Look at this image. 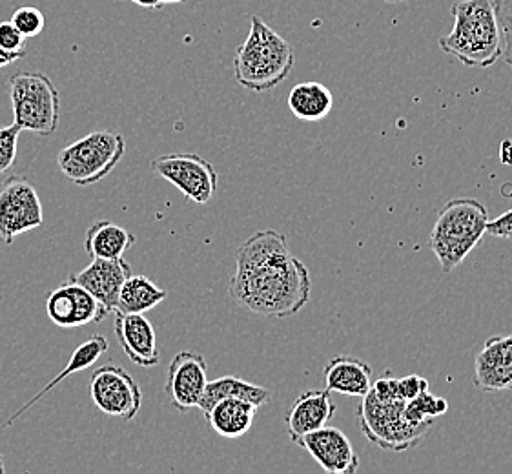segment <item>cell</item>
I'll return each instance as SVG.
<instances>
[{
  "label": "cell",
  "mask_w": 512,
  "mask_h": 474,
  "mask_svg": "<svg viewBox=\"0 0 512 474\" xmlns=\"http://www.w3.org/2000/svg\"><path fill=\"white\" fill-rule=\"evenodd\" d=\"M312 292L307 265L292 256L287 237L259 230L236 252L228 294L241 309L261 318H290L305 309Z\"/></svg>",
  "instance_id": "obj_1"
},
{
  "label": "cell",
  "mask_w": 512,
  "mask_h": 474,
  "mask_svg": "<svg viewBox=\"0 0 512 474\" xmlns=\"http://www.w3.org/2000/svg\"><path fill=\"white\" fill-rule=\"evenodd\" d=\"M451 33L440 37L441 52L467 68H491L502 57V31L492 0H460L451 8Z\"/></svg>",
  "instance_id": "obj_2"
},
{
  "label": "cell",
  "mask_w": 512,
  "mask_h": 474,
  "mask_svg": "<svg viewBox=\"0 0 512 474\" xmlns=\"http://www.w3.org/2000/svg\"><path fill=\"white\" fill-rule=\"evenodd\" d=\"M294 64L296 53L292 44L254 15L250 31L234 55L237 84L254 93L270 92L287 81Z\"/></svg>",
  "instance_id": "obj_3"
},
{
  "label": "cell",
  "mask_w": 512,
  "mask_h": 474,
  "mask_svg": "<svg viewBox=\"0 0 512 474\" xmlns=\"http://www.w3.org/2000/svg\"><path fill=\"white\" fill-rule=\"evenodd\" d=\"M489 212L476 199H452L441 208L431 232V248L443 272H452L471 256L487 234Z\"/></svg>",
  "instance_id": "obj_4"
},
{
  "label": "cell",
  "mask_w": 512,
  "mask_h": 474,
  "mask_svg": "<svg viewBox=\"0 0 512 474\" xmlns=\"http://www.w3.org/2000/svg\"><path fill=\"white\" fill-rule=\"evenodd\" d=\"M13 124L24 132L50 137L59 128L61 97L48 75L22 70L8 81Z\"/></svg>",
  "instance_id": "obj_5"
},
{
  "label": "cell",
  "mask_w": 512,
  "mask_h": 474,
  "mask_svg": "<svg viewBox=\"0 0 512 474\" xmlns=\"http://www.w3.org/2000/svg\"><path fill=\"white\" fill-rule=\"evenodd\" d=\"M124 150L123 135L97 130L64 146L57 155V165L62 176L73 185L92 186L112 174L113 168L123 159Z\"/></svg>",
  "instance_id": "obj_6"
},
{
  "label": "cell",
  "mask_w": 512,
  "mask_h": 474,
  "mask_svg": "<svg viewBox=\"0 0 512 474\" xmlns=\"http://www.w3.org/2000/svg\"><path fill=\"white\" fill-rule=\"evenodd\" d=\"M403 405V400L381 402L370 391L363 396L358 411L359 427L370 444L385 451L401 453L418 447L427 438L432 423H410L403 413Z\"/></svg>",
  "instance_id": "obj_7"
},
{
  "label": "cell",
  "mask_w": 512,
  "mask_h": 474,
  "mask_svg": "<svg viewBox=\"0 0 512 474\" xmlns=\"http://www.w3.org/2000/svg\"><path fill=\"white\" fill-rule=\"evenodd\" d=\"M44 210L35 186L26 177L13 176L0 185V241L11 245L15 237L42 227Z\"/></svg>",
  "instance_id": "obj_8"
},
{
  "label": "cell",
  "mask_w": 512,
  "mask_h": 474,
  "mask_svg": "<svg viewBox=\"0 0 512 474\" xmlns=\"http://www.w3.org/2000/svg\"><path fill=\"white\" fill-rule=\"evenodd\" d=\"M154 174L166 179L190 201L206 205L217 192L216 168L199 154H170L152 161Z\"/></svg>",
  "instance_id": "obj_9"
},
{
  "label": "cell",
  "mask_w": 512,
  "mask_h": 474,
  "mask_svg": "<svg viewBox=\"0 0 512 474\" xmlns=\"http://www.w3.org/2000/svg\"><path fill=\"white\" fill-rule=\"evenodd\" d=\"M90 396L101 413L126 422H132L143 405L139 383L117 365H103L93 372Z\"/></svg>",
  "instance_id": "obj_10"
},
{
  "label": "cell",
  "mask_w": 512,
  "mask_h": 474,
  "mask_svg": "<svg viewBox=\"0 0 512 474\" xmlns=\"http://www.w3.org/2000/svg\"><path fill=\"white\" fill-rule=\"evenodd\" d=\"M46 314L59 329H79L108 318L110 310L79 283L68 279L46 296Z\"/></svg>",
  "instance_id": "obj_11"
},
{
  "label": "cell",
  "mask_w": 512,
  "mask_h": 474,
  "mask_svg": "<svg viewBox=\"0 0 512 474\" xmlns=\"http://www.w3.org/2000/svg\"><path fill=\"white\" fill-rule=\"evenodd\" d=\"M208 385V365L201 354L183 351L168 365L164 392L179 411L197 409Z\"/></svg>",
  "instance_id": "obj_12"
},
{
  "label": "cell",
  "mask_w": 512,
  "mask_h": 474,
  "mask_svg": "<svg viewBox=\"0 0 512 474\" xmlns=\"http://www.w3.org/2000/svg\"><path fill=\"white\" fill-rule=\"evenodd\" d=\"M297 447L305 449L316 464L330 474L358 473L359 456L350 444L347 434L338 427L325 425L318 431L301 436L296 442Z\"/></svg>",
  "instance_id": "obj_13"
},
{
  "label": "cell",
  "mask_w": 512,
  "mask_h": 474,
  "mask_svg": "<svg viewBox=\"0 0 512 474\" xmlns=\"http://www.w3.org/2000/svg\"><path fill=\"white\" fill-rule=\"evenodd\" d=\"M113 314L115 336L126 358L137 367H155L161 360V352L157 349L154 325L144 314H130L121 310H113Z\"/></svg>",
  "instance_id": "obj_14"
},
{
  "label": "cell",
  "mask_w": 512,
  "mask_h": 474,
  "mask_svg": "<svg viewBox=\"0 0 512 474\" xmlns=\"http://www.w3.org/2000/svg\"><path fill=\"white\" fill-rule=\"evenodd\" d=\"M474 385L483 392L512 391V334L483 343L474 360Z\"/></svg>",
  "instance_id": "obj_15"
},
{
  "label": "cell",
  "mask_w": 512,
  "mask_h": 474,
  "mask_svg": "<svg viewBox=\"0 0 512 474\" xmlns=\"http://www.w3.org/2000/svg\"><path fill=\"white\" fill-rule=\"evenodd\" d=\"M132 274L130 263L124 258L92 259V263L73 276V281L99 299L106 309H117V299L126 278Z\"/></svg>",
  "instance_id": "obj_16"
},
{
  "label": "cell",
  "mask_w": 512,
  "mask_h": 474,
  "mask_svg": "<svg viewBox=\"0 0 512 474\" xmlns=\"http://www.w3.org/2000/svg\"><path fill=\"white\" fill-rule=\"evenodd\" d=\"M338 411L336 403L330 398V391H307L299 394L285 414L290 442L296 445L297 440L305 434L318 431L334 418Z\"/></svg>",
  "instance_id": "obj_17"
},
{
  "label": "cell",
  "mask_w": 512,
  "mask_h": 474,
  "mask_svg": "<svg viewBox=\"0 0 512 474\" xmlns=\"http://www.w3.org/2000/svg\"><path fill=\"white\" fill-rule=\"evenodd\" d=\"M108 351V340L101 336V334H93L90 336L88 340L81 343L75 351H73L72 358L68 361V365L62 369L55 378H53L52 382L48 383L44 389L37 392L33 398H30V402L24 403L19 411H15L11 418H8L6 422L0 425V433L4 431V429H8L11 427L13 423L17 422L19 418H21L22 414L26 413L28 409H31L35 403L42 400L48 392H52L62 380H66L68 376H72L75 372L86 371V369H90L93 363H97V360L103 356L104 352Z\"/></svg>",
  "instance_id": "obj_18"
},
{
  "label": "cell",
  "mask_w": 512,
  "mask_h": 474,
  "mask_svg": "<svg viewBox=\"0 0 512 474\" xmlns=\"http://www.w3.org/2000/svg\"><path fill=\"white\" fill-rule=\"evenodd\" d=\"M325 383L330 392L363 398L372 387V369L356 356H338L325 367Z\"/></svg>",
  "instance_id": "obj_19"
},
{
  "label": "cell",
  "mask_w": 512,
  "mask_h": 474,
  "mask_svg": "<svg viewBox=\"0 0 512 474\" xmlns=\"http://www.w3.org/2000/svg\"><path fill=\"white\" fill-rule=\"evenodd\" d=\"M256 413V405L250 402L239 400V398H225L217 402L205 414V418L214 433L228 440H236L252 429Z\"/></svg>",
  "instance_id": "obj_20"
},
{
  "label": "cell",
  "mask_w": 512,
  "mask_h": 474,
  "mask_svg": "<svg viewBox=\"0 0 512 474\" xmlns=\"http://www.w3.org/2000/svg\"><path fill=\"white\" fill-rule=\"evenodd\" d=\"M135 245V236L112 221H95L86 230L84 250L92 259H119Z\"/></svg>",
  "instance_id": "obj_21"
},
{
  "label": "cell",
  "mask_w": 512,
  "mask_h": 474,
  "mask_svg": "<svg viewBox=\"0 0 512 474\" xmlns=\"http://www.w3.org/2000/svg\"><path fill=\"white\" fill-rule=\"evenodd\" d=\"M288 110L305 123L323 121L334 108V95L318 81L299 83L288 93Z\"/></svg>",
  "instance_id": "obj_22"
},
{
  "label": "cell",
  "mask_w": 512,
  "mask_h": 474,
  "mask_svg": "<svg viewBox=\"0 0 512 474\" xmlns=\"http://www.w3.org/2000/svg\"><path fill=\"white\" fill-rule=\"evenodd\" d=\"M270 396H272L270 391L261 387V385L245 382V380L236 378V376H223V378H217L214 382H208L205 394H203L197 409H201V413L206 414L217 402H221L225 398H239V400H245V402L256 405L259 409V407L268 403Z\"/></svg>",
  "instance_id": "obj_23"
},
{
  "label": "cell",
  "mask_w": 512,
  "mask_h": 474,
  "mask_svg": "<svg viewBox=\"0 0 512 474\" xmlns=\"http://www.w3.org/2000/svg\"><path fill=\"white\" fill-rule=\"evenodd\" d=\"M168 296L166 290L161 289L155 281L141 276V274H130L121 287L117 309L130 314H146L148 310L155 309L161 305Z\"/></svg>",
  "instance_id": "obj_24"
},
{
  "label": "cell",
  "mask_w": 512,
  "mask_h": 474,
  "mask_svg": "<svg viewBox=\"0 0 512 474\" xmlns=\"http://www.w3.org/2000/svg\"><path fill=\"white\" fill-rule=\"evenodd\" d=\"M449 411V402L445 398H438L429 391L421 392L416 398H412L403 405L405 418L414 425L432 423L438 416Z\"/></svg>",
  "instance_id": "obj_25"
},
{
  "label": "cell",
  "mask_w": 512,
  "mask_h": 474,
  "mask_svg": "<svg viewBox=\"0 0 512 474\" xmlns=\"http://www.w3.org/2000/svg\"><path fill=\"white\" fill-rule=\"evenodd\" d=\"M21 132L22 130L17 124L0 128V179L10 172L17 161Z\"/></svg>",
  "instance_id": "obj_26"
},
{
  "label": "cell",
  "mask_w": 512,
  "mask_h": 474,
  "mask_svg": "<svg viewBox=\"0 0 512 474\" xmlns=\"http://www.w3.org/2000/svg\"><path fill=\"white\" fill-rule=\"evenodd\" d=\"M10 21L15 24V28L21 31L26 39L37 37L44 30V26H46L44 13L39 8H35V6L17 8V10L13 11Z\"/></svg>",
  "instance_id": "obj_27"
},
{
  "label": "cell",
  "mask_w": 512,
  "mask_h": 474,
  "mask_svg": "<svg viewBox=\"0 0 512 474\" xmlns=\"http://www.w3.org/2000/svg\"><path fill=\"white\" fill-rule=\"evenodd\" d=\"M502 31V57L512 70V0H492Z\"/></svg>",
  "instance_id": "obj_28"
},
{
  "label": "cell",
  "mask_w": 512,
  "mask_h": 474,
  "mask_svg": "<svg viewBox=\"0 0 512 474\" xmlns=\"http://www.w3.org/2000/svg\"><path fill=\"white\" fill-rule=\"evenodd\" d=\"M26 41L28 39L15 28L13 22H0V50L11 55H19L22 59L26 55Z\"/></svg>",
  "instance_id": "obj_29"
},
{
  "label": "cell",
  "mask_w": 512,
  "mask_h": 474,
  "mask_svg": "<svg viewBox=\"0 0 512 474\" xmlns=\"http://www.w3.org/2000/svg\"><path fill=\"white\" fill-rule=\"evenodd\" d=\"M370 392L381 402L401 400L400 394H398V378H394L390 371L383 372V376H379L378 380L372 383Z\"/></svg>",
  "instance_id": "obj_30"
},
{
  "label": "cell",
  "mask_w": 512,
  "mask_h": 474,
  "mask_svg": "<svg viewBox=\"0 0 512 474\" xmlns=\"http://www.w3.org/2000/svg\"><path fill=\"white\" fill-rule=\"evenodd\" d=\"M425 391H429V382L420 374H409L398 380V394L403 402H409Z\"/></svg>",
  "instance_id": "obj_31"
},
{
  "label": "cell",
  "mask_w": 512,
  "mask_h": 474,
  "mask_svg": "<svg viewBox=\"0 0 512 474\" xmlns=\"http://www.w3.org/2000/svg\"><path fill=\"white\" fill-rule=\"evenodd\" d=\"M487 234L491 236L502 237V239H511L512 241V210L505 212L494 221L489 219L487 223Z\"/></svg>",
  "instance_id": "obj_32"
},
{
  "label": "cell",
  "mask_w": 512,
  "mask_h": 474,
  "mask_svg": "<svg viewBox=\"0 0 512 474\" xmlns=\"http://www.w3.org/2000/svg\"><path fill=\"white\" fill-rule=\"evenodd\" d=\"M124 2H132L135 6H141V8H146V10H163L159 0H124Z\"/></svg>",
  "instance_id": "obj_33"
},
{
  "label": "cell",
  "mask_w": 512,
  "mask_h": 474,
  "mask_svg": "<svg viewBox=\"0 0 512 474\" xmlns=\"http://www.w3.org/2000/svg\"><path fill=\"white\" fill-rule=\"evenodd\" d=\"M17 61H21V57H19V55H11V53H6L4 50H0V68L10 66V64Z\"/></svg>",
  "instance_id": "obj_34"
},
{
  "label": "cell",
  "mask_w": 512,
  "mask_h": 474,
  "mask_svg": "<svg viewBox=\"0 0 512 474\" xmlns=\"http://www.w3.org/2000/svg\"><path fill=\"white\" fill-rule=\"evenodd\" d=\"M503 146H505V148H507V146H511V155H509V157H507V159H505V161H503V163H505V165H512V143H511V141H505V143H503ZM505 154H509V152H505Z\"/></svg>",
  "instance_id": "obj_35"
},
{
  "label": "cell",
  "mask_w": 512,
  "mask_h": 474,
  "mask_svg": "<svg viewBox=\"0 0 512 474\" xmlns=\"http://www.w3.org/2000/svg\"><path fill=\"white\" fill-rule=\"evenodd\" d=\"M181 2H186V0H159V4L161 6H166V4H181Z\"/></svg>",
  "instance_id": "obj_36"
},
{
  "label": "cell",
  "mask_w": 512,
  "mask_h": 474,
  "mask_svg": "<svg viewBox=\"0 0 512 474\" xmlns=\"http://www.w3.org/2000/svg\"><path fill=\"white\" fill-rule=\"evenodd\" d=\"M6 473V467H4V462H2V456H0V474Z\"/></svg>",
  "instance_id": "obj_37"
},
{
  "label": "cell",
  "mask_w": 512,
  "mask_h": 474,
  "mask_svg": "<svg viewBox=\"0 0 512 474\" xmlns=\"http://www.w3.org/2000/svg\"><path fill=\"white\" fill-rule=\"evenodd\" d=\"M385 2H390V4H394V2H405V0H385Z\"/></svg>",
  "instance_id": "obj_38"
}]
</instances>
